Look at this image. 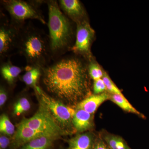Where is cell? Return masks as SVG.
Returning a JSON list of instances; mask_svg holds the SVG:
<instances>
[{
    "mask_svg": "<svg viewBox=\"0 0 149 149\" xmlns=\"http://www.w3.org/2000/svg\"><path fill=\"white\" fill-rule=\"evenodd\" d=\"M88 65L76 56H63L42 68L43 85L59 99L78 104L91 95Z\"/></svg>",
    "mask_w": 149,
    "mask_h": 149,
    "instance_id": "1",
    "label": "cell"
},
{
    "mask_svg": "<svg viewBox=\"0 0 149 149\" xmlns=\"http://www.w3.org/2000/svg\"><path fill=\"white\" fill-rule=\"evenodd\" d=\"M48 8L49 40L52 60H55L71 51L74 32L71 19L54 0L47 2Z\"/></svg>",
    "mask_w": 149,
    "mask_h": 149,
    "instance_id": "2",
    "label": "cell"
},
{
    "mask_svg": "<svg viewBox=\"0 0 149 149\" xmlns=\"http://www.w3.org/2000/svg\"><path fill=\"white\" fill-rule=\"evenodd\" d=\"M17 49L27 65L42 68L52 60L49 35L31 24L20 28Z\"/></svg>",
    "mask_w": 149,
    "mask_h": 149,
    "instance_id": "3",
    "label": "cell"
},
{
    "mask_svg": "<svg viewBox=\"0 0 149 149\" xmlns=\"http://www.w3.org/2000/svg\"><path fill=\"white\" fill-rule=\"evenodd\" d=\"M42 1H24L22 0H4L1 3L9 14L11 22L19 27L25 24L27 19H36L46 24V22L40 9Z\"/></svg>",
    "mask_w": 149,
    "mask_h": 149,
    "instance_id": "4",
    "label": "cell"
},
{
    "mask_svg": "<svg viewBox=\"0 0 149 149\" xmlns=\"http://www.w3.org/2000/svg\"><path fill=\"white\" fill-rule=\"evenodd\" d=\"M34 89L62 129L67 134L76 131L73 124V118L76 109L49 96L37 85Z\"/></svg>",
    "mask_w": 149,
    "mask_h": 149,
    "instance_id": "5",
    "label": "cell"
},
{
    "mask_svg": "<svg viewBox=\"0 0 149 149\" xmlns=\"http://www.w3.org/2000/svg\"><path fill=\"white\" fill-rule=\"evenodd\" d=\"M39 109L29 118H24L20 123L34 130L41 131L56 139L66 133L59 126L50 112L40 99Z\"/></svg>",
    "mask_w": 149,
    "mask_h": 149,
    "instance_id": "6",
    "label": "cell"
},
{
    "mask_svg": "<svg viewBox=\"0 0 149 149\" xmlns=\"http://www.w3.org/2000/svg\"><path fill=\"white\" fill-rule=\"evenodd\" d=\"M5 18L1 19L0 25V56L2 60L8 58L17 49L21 28Z\"/></svg>",
    "mask_w": 149,
    "mask_h": 149,
    "instance_id": "7",
    "label": "cell"
},
{
    "mask_svg": "<svg viewBox=\"0 0 149 149\" xmlns=\"http://www.w3.org/2000/svg\"><path fill=\"white\" fill-rule=\"evenodd\" d=\"M76 35L74 45L71 51L91 60V47L95 35V31L88 20L76 23Z\"/></svg>",
    "mask_w": 149,
    "mask_h": 149,
    "instance_id": "8",
    "label": "cell"
},
{
    "mask_svg": "<svg viewBox=\"0 0 149 149\" xmlns=\"http://www.w3.org/2000/svg\"><path fill=\"white\" fill-rule=\"evenodd\" d=\"M59 6L63 13L72 21L77 23L87 20L82 3L78 0H60Z\"/></svg>",
    "mask_w": 149,
    "mask_h": 149,
    "instance_id": "9",
    "label": "cell"
},
{
    "mask_svg": "<svg viewBox=\"0 0 149 149\" xmlns=\"http://www.w3.org/2000/svg\"><path fill=\"white\" fill-rule=\"evenodd\" d=\"M14 134L13 145L15 147H22L29 141L39 137L50 136L46 133L34 130L20 123L17 125V129Z\"/></svg>",
    "mask_w": 149,
    "mask_h": 149,
    "instance_id": "10",
    "label": "cell"
},
{
    "mask_svg": "<svg viewBox=\"0 0 149 149\" xmlns=\"http://www.w3.org/2000/svg\"><path fill=\"white\" fill-rule=\"evenodd\" d=\"M109 99L110 95L106 93L91 95L77 104V108L93 114L100 105Z\"/></svg>",
    "mask_w": 149,
    "mask_h": 149,
    "instance_id": "11",
    "label": "cell"
},
{
    "mask_svg": "<svg viewBox=\"0 0 149 149\" xmlns=\"http://www.w3.org/2000/svg\"><path fill=\"white\" fill-rule=\"evenodd\" d=\"M93 115L84 110L76 108L73 118V124L76 131L83 132L92 128Z\"/></svg>",
    "mask_w": 149,
    "mask_h": 149,
    "instance_id": "12",
    "label": "cell"
},
{
    "mask_svg": "<svg viewBox=\"0 0 149 149\" xmlns=\"http://www.w3.org/2000/svg\"><path fill=\"white\" fill-rule=\"evenodd\" d=\"M23 70V68L14 65L9 59L6 62H3L1 64V74L4 79L10 84H13L15 82Z\"/></svg>",
    "mask_w": 149,
    "mask_h": 149,
    "instance_id": "13",
    "label": "cell"
},
{
    "mask_svg": "<svg viewBox=\"0 0 149 149\" xmlns=\"http://www.w3.org/2000/svg\"><path fill=\"white\" fill-rule=\"evenodd\" d=\"M68 144V149H93L94 138L91 133H83L70 139Z\"/></svg>",
    "mask_w": 149,
    "mask_h": 149,
    "instance_id": "14",
    "label": "cell"
},
{
    "mask_svg": "<svg viewBox=\"0 0 149 149\" xmlns=\"http://www.w3.org/2000/svg\"><path fill=\"white\" fill-rule=\"evenodd\" d=\"M26 72L22 76V80L27 86L35 88L37 86L38 80L42 74V68L37 66L27 65L25 67Z\"/></svg>",
    "mask_w": 149,
    "mask_h": 149,
    "instance_id": "15",
    "label": "cell"
},
{
    "mask_svg": "<svg viewBox=\"0 0 149 149\" xmlns=\"http://www.w3.org/2000/svg\"><path fill=\"white\" fill-rule=\"evenodd\" d=\"M56 139L50 136H42L29 141L20 149H49Z\"/></svg>",
    "mask_w": 149,
    "mask_h": 149,
    "instance_id": "16",
    "label": "cell"
},
{
    "mask_svg": "<svg viewBox=\"0 0 149 149\" xmlns=\"http://www.w3.org/2000/svg\"><path fill=\"white\" fill-rule=\"evenodd\" d=\"M109 99L125 111L137 115L143 118H146L144 115L142 114L134 108L123 95L111 94L110 95Z\"/></svg>",
    "mask_w": 149,
    "mask_h": 149,
    "instance_id": "17",
    "label": "cell"
},
{
    "mask_svg": "<svg viewBox=\"0 0 149 149\" xmlns=\"http://www.w3.org/2000/svg\"><path fill=\"white\" fill-rule=\"evenodd\" d=\"M104 139L110 149H131L119 136L107 135L104 137Z\"/></svg>",
    "mask_w": 149,
    "mask_h": 149,
    "instance_id": "18",
    "label": "cell"
},
{
    "mask_svg": "<svg viewBox=\"0 0 149 149\" xmlns=\"http://www.w3.org/2000/svg\"><path fill=\"white\" fill-rule=\"evenodd\" d=\"M0 131L8 136H12L15 133L14 125L6 114H2L0 117Z\"/></svg>",
    "mask_w": 149,
    "mask_h": 149,
    "instance_id": "19",
    "label": "cell"
},
{
    "mask_svg": "<svg viewBox=\"0 0 149 149\" xmlns=\"http://www.w3.org/2000/svg\"><path fill=\"white\" fill-rule=\"evenodd\" d=\"M30 107L31 105L28 99L25 97H22L19 99L14 106V114L18 116L28 111L30 109Z\"/></svg>",
    "mask_w": 149,
    "mask_h": 149,
    "instance_id": "20",
    "label": "cell"
},
{
    "mask_svg": "<svg viewBox=\"0 0 149 149\" xmlns=\"http://www.w3.org/2000/svg\"><path fill=\"white\" fill-rule=\"evenodd\" d=\"M88 72L89 76L94 80L102 78L104 71L102 70L100 65L92 60L88 65Z\"/></svg>",
    "mask_w": 149,
    "mask_h": 149,
    "instance_id": "21",
    "label": "cell"
},
{
    "mask_svg": "<svg viewBox=\"0 0 149 149\" xmlns=\"http://www.w3.org/2000/svg\"><path fill=\"white\" fill-rule=\"evenodd\" d=\"M102 79L105 85L107 90L111 93V94L123 95L119 88H118L113 83V81L111 79L109 75L104 71L103 76Z\"/></svg>",
    "mask_w": 149,
    "mask_h": 149,
    "instance_id": "22",
    "label": "cell"
},
{
    "mask_svg": "<svg viewBox=\"0 0 149 149\" xmlns=\"http://www.w3.org/2000/svg\"><path fill=\"white\" fill-rule=\"evenodd\" d=\"M93 89L95 95L102 94L106 91V87L102 78L94 80Z\"/></svg>",
    "mask_w": 149,
    "mask_h": 149,
    "instance_id": "23",
    "label": "cell"
},
{
    "mask_svg": "<svg viewBox=\"0 0 149 149\" xmlns=\"http://www.w3.org/2000/svg\"><path fill=\"white\" fill-rule=\"evenodd\" d=\"M7 93L5 88L1 86L0 89V106H3L7 99Z\"/></svg>",
    "mask_w": 149,
    "mask_h": 149,
    "instance_id": "24",
    "label": "cell"
},
{
    "mask_svg": "<svg viewBox=\"0 0 149 149\" xmlns=\"http://www.w3.org/2000/svg\"><path fill=\"white\" fill-rule=\"evenodd\" d=\"M10 143V140L6 136H1L0 137V148L1 149H6Z\"/></svg>",
    "mask_w": 149,
    "mask_h": 149,
    "instance_id": "25",
    "label": "cell"
},
{
    "mask_svg": "<svg viewBox=\"0 0 149 149\" xmlns=\"http://www.w3.org/2000/svg\"><path fill=\"white\" fill-rule=\"evenodd\" d=\"M93 149H110L103 141H99L94 145Z\"/></svg>",
    "mask_w": 149,
    "mask_h": 149,
    "instance_id": "26",
    "label": "cell"
}]
</instances>
